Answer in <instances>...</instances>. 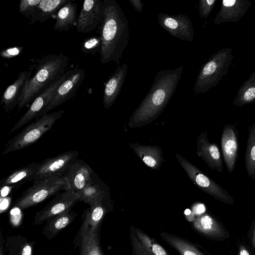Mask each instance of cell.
Wrapping results in <instances>:
<instances>
[{
    "label": "cell",
    "mask_w": 255,
    "mask_h": 255,
    "mask_svg": "<svg viewBox=\"0 0 255 255\" xmlns=\"http://www.w3.org/2000/svg\"><path fill=\"white\" fill-rule=\"evenodd\" d=\"M183 69V66H180L156 73L148 93L129 118V128L147 125L161 115L173 96Z\"/></svg>",
    "instance_id": "cell-1"
},
{
    "label": "cell",
    "mask_w": 255,
    "mask_h": 255,
    "mask_svg": "<svg viewBox=\"0 0 255 255\" xmlns=\"http://www.w3.org/2000/svg\"><path fill=\"white\" fill-rule=\"evenodd\" d=\"M101 45L100 36H93L85 39L81 44V50L85 54H91L95 56L99 52Z\"/></svg>",
    "instance_id": "cell-34"
},
{
    "label": "cell",
    "mask_w": 255,
    "mask_h": 255,
    "mask_svg": "<svg viewBox=\"0 0 255 255\" xmlns=\"http://www.w3.org/2000/svg\"><path fill=\"white\" fill-rule=\"evenodd\" d=\"M79 155L78 151L71 150L46 158L40 162L33 181L55 176H65Z\"/></svg>",
    "instance_id": "cell-8"
},
{
    "label": "cell",
    "mask_w": 255,
    "mask_h": 255,
    "mask_svg": "<svg viewBox=\"0 0 255 255\" xmlns=\"http://www.w3.org/2000/svg\"><path fill=\"white\" fill-rule=\"evenodd\" d=\"M232 50V48H222L202 66L194 87L196 94L206 93L227 74L234 57Z\"/></svg>",
    "instance_id": "cell-4"
},
{
    "label": "cell",
    "mask_w": 255,
    "mask_h": 255,
    "mask_svg": "<svg viewBox=\"0 0 255 255\" xmlns=\"http://www.w3.org/2000/svg\"><path fill=\"white\" fill-rule=\"evenodd\" d=\"M176 158L193 184L201 190L224 203L233 205V197L220 185L178 154Z\"/></svg>",
    "instance_id": "cell-7"
},
{
    "label": "cell",
    "mask_w": 255,
    "mask_h": 255,
    "mask_svg": "<svg viewBox=\"0 0 255 255\" xmlns=\"http://www.w3.org/2000/svg\"><path fill=\"white\" fill-rule=\"evenodd\" d=\"M193 225L196 231L211 240L223 241L230 236L222 224L207 214L198 216Z\"/></svg>",
    "instance_id": "cell-19"
},
{
    "label": "cell",
    "mask_w": 255,
    "mask_h": 255,
    "mask_svg": "<svg viewBox=\"0 0 255 255\" xmlns=\"http://www.w3.org/2000/svg\"><path fill=\"white\" fill-rule=\"evenodd\" d=\"M160 236L180 255H205L193 244L174 235L162 232Z\"/></svg>",
    "instance_id": "cell-29"
},
{
    "label": "cell",
    "mask_w": 255,
    "mask_h": 255,
    "mask_svg": "<svg viewBox=\"0 0 255 255\" xmlns=\"http://www.w3.org/2000/svg\"><path fill=\"white\" fill-rule=\"evenodd\" d=\"M69 0H41L33 15L30 19V24L38 22L42 23L56 15L59 10Z\"/></svg>",
    "instance_id": "cell-25"
},
{
    "label": "cell",
    "mask_w": 255,
    "mask_h": 255,
    "mask_svg": "<svg viewBox=\"0 0 255 255\" xmlns=\"http://www.w3.org/2000/svg\"><path fill=\"white\" fill-rule=\"evenodd\" d=\"M93 172L89 165L82 160L77 159L65 176L69 188L78 194L92 182Z\"/></svg>",
    "instance_id": "cell-18"
},
{
    "label": "cell",
    "mask_w": 255,
    "mask_h": 255,
    "mask_svg": "<svg viewBox=\"0 0 255 255\" xmlns=\"http://www.w3.org/2000/svg\"><path fill=\"white\" fill-rule=\"evenodd\" d=\"M237 255H252L249 249L244 245L239 246Z\"/></svg>",
    "instance_id": "cell-40"
},
{
    "label": "cell",
    "mask_w": 255,
    "mask_h": 255,
    "mask_svg": "<svg viewBox=\"0 0 255 255\" xmlns=\"http://www.w3.org/2000/svg\"><path fill=\"white\" fill-rule=\"evenodd\" d=\"M31 76L32 70L21 71L14 82L7 87L0 102L5 112H9L18 106L24 88Z\"/></svg>",
    "instance_id": "cell-21"
},
{
    "label": "cell",
    "mask_w": 255,
    "mask_h": 255,
    "mask_svg": "<svg viewBox=\"0 0 255 255\" xmlns=\"http://www.w3.org/2000/svg\"><path fill=\"white\" fill-rule=\"evenodd\" d=\"M128 68L126 63L119 66L106 83L103 94L105 109L110 108L118 98L127 75Z\"/></svg>",
    "instance_id": "cell-20"
},
{
    "label": "cell",
    "mask_w": 255,
    "mask_h": 255,
    "mask_svg": "<svg viewBox=\"0 0 255 255\" xmlns=\"http://www.w3.org/2000/svg\"><path fill=\"white\" fill-rule=\"evenodd\" d=\"M0 255H5L4 242L3 241L1 232H0Z\"/></svg>",
    "instance_id": "cell-41"
},
{
    "label": "cell",
    "mask_w": 255,
    "mask_h": 255,
    "mask_svg": "<svg viewBox=\"0 0 255 255\" xmlns=\"http://www.w3.org/2000/svg\"><path fill=\"white\" fill-rule=\"evenodd\" d=\"M204 210L205 208L204 205L201 204H198L193 207L192 211L194 213L195 215H197L199 216L203 214Z\"/></svg>",
    "instance_id": "cell-39"
},
{
    "label": "cell",
    "mask_w": 255,
    "mask_h": 255,
    "mask_svg": "<svg viewBox=\"0 0 255 255\" xmlns=\"http://www.w3.org/2000/svg\"><path fill=\"white\" fill-rule=\"evenodd\" d=\"M82 219L74 242L80 255H104L100 246V229H95L89 226L87 209L84 211Z\"/></svg>",
    "instance_id": "cell-9"
},
{
    "label": "cell",
    "mask_w": 255,
    "mask_h": 255,
    "mask_svg": "<svg viewBox=\"0 0 255 255\" xmlns=\"http://www.w3.org/2000/svg\"><path fill=\"white\" fill-rule=\"evenodd\" d=\"M78 201H79V194L72 189L69 188L61 192L45 207L36 213L33 224H41L54 216L71 210Z\"/></svg>",
    "instance_id": "cell-11"
},
{
    "label": "cell",
    "mask_w": 255,
    "mask_h": 255,
    "mask_svg": "<svg viewBox=\"0 0 255 255\" xmlns=\"http://www.w3.org/2000/svg\"><path fill=\"white\" fill-rule=\"evenodd\" d=\"M137 233L142 246L149 255H169L162 246L142 232L137 231Z\"/></svg>",
    "instance_id": "cell-33"
},
{
    "label": "cell",
    "mask_w": 255,
    "mask_h": 255,
    "mask_svg": "<svg viewBox=\"0 0 255 255\" xmlns=\"http://www.w3.org/2000/svg\"><path fill=\"white\" fill-rule=\"evenodd\" d=\"M216 2L217 0H199V13L202 19L208 17Z\"/></svg>",
    "instance_id": "cell-36"
},
{
    "label": "cell",
    "mask_w": 255,
    "mask_h": 255,
    "mask_svg": "<svg viewBox=\"0 0 255 255\" xmlns=\"http://www.w3.org/2000/svg\"><path fill=\"white\" fill-rule=\"evenodd\" d=\"M73 69L67 70L65 74L51 84L32 102L26 113L16 123L9 134L21 128L32 120L37 119L40 113L49 104L60 85L70 75Z\"/></svg>",
    "instance_id": "cell-10"
},
{
    "label": "cell",
    "mask_w": 255,
    "mask_h": 255,
    "mask_svg": "<svg viewBox=\"0 0 255 255\" xmlns=\"http://www.w3.org/2000/svg\"><path fill=\"white\" fill-rule=\"evenodd\" d=\"M69 188L65 176H55L34 180L32 185L15 201L14 206L24 210Z\"/></svg>",
    "instance_id": "cell-5"
},
{
    "label": "cell",
    "mask_w": 255,
    "mask_h": 255,
    "mask_svg": "<svg viewBox=\"0 0 255 255\" xmlns=\"http://www.w3.org/2000/svg\"><path fill=\"white\" fill-rule=\"evenodd\" d=\"M36 71L24 88L17 106L18 109L32 102L43 91L61 77L67 71L68 57L61 53L48 54L36 59Z\"/></svg>",
    "instance_id": "cell-3"
},
{
    "label": "cell",
    "mask_w": 255,
    "mask_h": 255,
    "mask_svg": "<svg viewBox=\"0 0 255 255\" xmlns=\"http://www.w3.org/2000/svg\"><path fill=\"white\" fill-rule=\"evenodd\" d=\"M39 164L40 162H33L15 170L1 180L0 185L8 187H16L25 182L33 180Z\"/></svg>",
    "instance_id": "cell-23"
},
{
    "label": "cell",
    "mask_w": 255,
    "mask_h": 255,
    "mask_svg": "<svg viewBox=\"0 0 255 255\" xmlns=\"http://www.w3.org/2000/svg\"><path fill=\"white\" fill-rule=\"evenodd\" d=\"M64 112V110H60L47 113L36 119L6 142L3 154L22 149L36 142L52 128L54 123Z\"/></svg>",
    "instance_id": "cell-6"
},
{
    "label": "cell",
    "mask_w": 255,
    "mask_h": 255,
    "mask_svg": "<svg viewBox=\"0 0 255 255\" xmlns=\"http://www.w3.org/2000/svg\"><path fill=\"white\" fill-rule=\"evenodd\" d=\"M41 0H21L19 3V13L27 18L32 16Z\"/></svg>",
    "instance_id": "cell-35"
},
{
    "label": "cell",
    "mask_w": 255,
    "mask_h": 255,
    "mask_svg": "<svg viewBox=\"0 0 255 255\" xmlns=\"http://www.w3.org/2000/svg\"><path fill=\"white\" fill-rule=\"evenodd\" d=\"M104 17L101 24V45L100 59L102 63L119 64L129 38L128 20L115 0H104Z\"/></svg>",
    "instance_id": "cell-2"
},
{
    "label": "cell",
    "mask_w": 255,
    "mask_h": 255,
    "mask_svg": "<svg viewBox=\"0 0 255 255\" xmlns=\"http://www.w3.org/2000/svg\"><path fill=\"white\" fill-rule=\"evenodd\" d=\"M104 202L105 201L95 203L90 205L89 208L87 209L89 225L95 229H100L102 221L107 212Z\"/></svg>",
    "instance_id": "cell-32"
},
{
    "label": "cell",
    "mask_w": 255,
    "mask_h": 255,
    "mask_svg": "<svg viewBox=\"0 0 255 255\" xmlns=\"http://www.w3.org/2000/svg\"><path fill=\"white\" fill-rule=\"evenodd\" d=\"M157 19L160 26L172 36L187 41L193 40V23L188 16L183 14L170 15L160 12L157 16Z\"/></svg>",
    "instance_id": "cell-13"
},
{
    "label": "cell",
    "mask_w": 255,
    "mask_h": 255,
    "mask_svg": "<svg viewBox=\"0 0 255 255\" xmlns=\"http://www.w3.org/2000/svg\"><path fill=\"white\" fill-rule=\"evenodd\" d=\"M221 145L224 161L228 172L231 174L236 166L239 149V131L234 125L224 126Z\"/></svg>",
    "instance_id": "cell-15"
},
{
    "label": "cell",
    "mask_w": 255,
    "mask_h": 255,
    "mask_svg": "<svg viewBox=\"0 0 255 255\" xmlns=\"http://www.w3.org/2000/svg\"><path fill=\"white\" fill-rule=\"evenodd\" d=\"M103 17V1L85 0L77 19V30L83 33L91 32L101 25Z\"/></svg>",
    "instance_id": "cell-14"
},
{
    "label": "cell",
    "mask_w": 255,
    "mask_h": 255,
    "mask_svg": "<svg viewBox=\"0 0 255 255\" xmlns=\"http://www.w3.org/2000/svg\"><path fill=\"white\" fill-rule=\"evenodd\" d=\"M85 73L84 69L82 68L75 67L73 69L72 73L59 87L54 97L40 113L38 118L72 98L84 80Z\"/></svg>",
    "instance_id": "cell-12"
},
{
    "label": "cell",
    "mask_w": 255,
    "mask_h": 255,
    "mask_svg": "<svg viewBox=\"0 0 255 255\" xmlns=\"http://www.w3.org/2000/svg\"><path fill=\"white\" fill-rule=\"evenodd\" d=\"M245 161L247 174L254 180L255 179V122L249 128Z\"/></svg>",
    "instance_id": "cell-31"
},
{
    "label": "cell",
    "mask_w": 255,
    "mask_h": 255,
    "mask_svg": "<svg viewBox=\"0 0 255 255\" xmlns=\"http://www.w3.org/2000/svg\"><path fill=\"white\" fill-rule=\"evenodd\" d=\"M77 4L69 0L58 11L55 16L54 29L67 31L71 27L76 24Z\"/></svg>",
    "instance_id": "cell-26"
},
{
    "label": "cell",
    "mask_w": 255,
    "mask_h": 255,
    "mask_svg": "<svg viewBox=\"0 0 255 255\" xmlns=\"http://www.w3.org/2000/svg\"><path fill=\"white\" fill-rule=\"evenodd\" d=\"M34 243L20 235L7 239L4 250L8 255H32Z\"/></svg>",
    "instance_id": "cell-28"
},
{
    "label": "cell",
    "mask_w": 255,
    "mask_h": 255,
    "mask_svg": "<svg viewBox=\"0 0 255 255\" xmlns=\"http://www.w3.org/2000/svg\"><path fill=\"white\" fill-rule=\"evenodd\" d=\"M77 213L67 210L49 219L43 227L42 233L48 240L53 239L62 230L71 224Z\"/></svg>",
    "instance_id": "cell-24"
},
{
    "label": "cell",
    "mask_w": 255,
    "mask_h": 255,
    "mask_svg": "<svg viewBox=\"0 0 255 255\" xmlns=\"http://www.w3.org/2000/svg\"><path fill=\"white\" fill-rule=\"evenodd\" d=\"M252 5L249 0H223L213 22L216 25L228 22H238L247 12Z\"/></svg>",
    "instance_id": "cell-17"
},
{
    "label": "cell",
    "mask_w": 255,
    "mask_h": 255,
    "mask_svg": "<svg viewBox=\"0 0 255 255\" xmlns=\"http://www.w3.org/2000/svg\"><path fill=\"white\" fill-rule=\"evenodd\" d=\"M129 147L148 167L160 169L164 161L161 148L157 145H144L138 143H129Z\"/></svg>",
    "instance_id": "cell-22"
},
{
    "label": "cell",
    "mask_w": 255,
    "mask_h": 255,
    "mask_svg": "<svg viewBox=\"0 0 255 255\" xmlns=\"http://www.w3.org/2000/svg\"><path fill=\"white\" fill-rule=\"evenodd\" d=\"M109 190L105 185L95 184L92 181L78 193L79 201L91 205L98 202L105 201Z\"/></svg>",
    "instance_id": "cell-30"
},
{
    "label": "cell",
    "mask_w": 255,
    "mask_h": 255,
    "mask_svg": "<svg viewBox=\"0 0 255 255\" xmlns=\"http://www.w3.org/2000/svg\"><path fill=\"white\" fill-rule=\"evenodd\" d=\"M196 153L212 170L223 173V161L218 144L209 141L207 132L201 133L196 142Z\"/></svg>",
    "instance_id": "cell-16"
},
{
    "label": "cell",
    "mask_w": 255,
    "mask_h": 255,
    "mask_svg": "<svg viewBox=\"0 0 255 255\" xmlns=\"http://www.w3.org/2000/svg\"><path fill=\"white\" fill-rule=\"evenodd\" d=\"M255 102V71L238 89L233 104L238 107Z\"/></svg>",
    "instance_id": "cell-27"
},
{
    "label": "cell",
    "mask_w": 255,
    "mask_h": 255,
    "mask_svg": "<svg viewBox=\"0 0 255 255\" xmlns=\"http://www.w3.org/2000/svg\"><path fill=\"white\" fill-rule=\"evenodd\" d=\"M249 238L252 247L255 249V219L251 226L249 233Z\"/></svg>",
    "instance_id": "cell-37"
},
{
    "label": "cell",
    "mask_w": 255,
    "mask_h": 255,
    "mask_svg": "<svg viewBox=\"0 0 255 255\" xmlns=\"http://www.w3.org/2000/svg\"><path fill=\"white\" fill-rule=\"evenodd\" d=\"M128 1L137 12H141L142 11L143 4L141 0H129Z\"/></svg>",
    "instance_id": "cell-38"
}]
</instances>
